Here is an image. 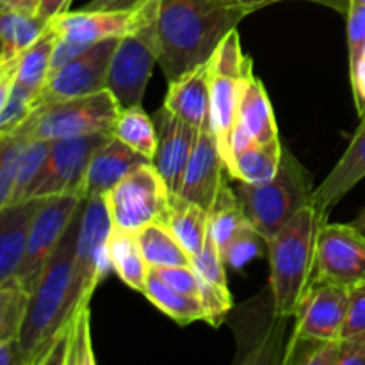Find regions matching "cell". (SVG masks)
Here are the masks:
<instances>
[{
  "instance_id": "ab89813d",
  "label": "cell",
  "mask_w": 365,
  "mask_h": 365,
  "mask_svg": "<svg viewBox=\"0 0 365 365\" xmlns=\"http://www.w3.org/2000/svg\"><path fill=\"white\" fill-rule=\"evenodd\" d=\"M235 2L241 4V6H245V7H248V9L253 13V11L262 9V7L269 6V4L284 2V0H235ZM309 2L324 4V6H330V7H334V9L341 11V13H346V14H348L349 6H351V0H309Z\"/></svg>"
},
{
  "instance_id": "5b68a950",
  "label": "cell",
  "mask_w": 365,
  "mask_h": 365,
  "mask_svg": "<svg viewBox=\"0 0 365 365\" xmlns=\"http://www.w3.org/2000/svg\"><path fill=\"white\" fill-rule=\"evenodd\" d=\"M120 113V102L109 89H106L95 95L34 107L27 120L11 132V135L24 143H31L113 132Z\"/></svg>"
},
{
  "instance_id": "ee69618b",
  "label": "cell",
  "mask_w": 365,
  "mask_h": 365,
  "mask_svg": "<svg viewBox=\"0 0 365 365\" xmlns=\"http://www.w3.org/2000/svg\"><path fill=\"white\" fill-rule=\"evenodd\" d=\"M355 227H356V228H360V230H362L364 234H365V209L362 210V214H360V216L356 217Z\"/></svg>"
},
{
  "instance_id": "4fadbf2b",
  "label": "cell",
  "mask_w": 365,
  "mask_h": 365,
  "mask_svg": "<svg viewBox=\"0 0 365 365\" xmlns=\"http://www.w3.org/2000/svg\"><path fill=\"white\" fill-rule=\"evenodd\" d=\"M349 309V287L317 280L296 316L292 337L316 341H342Z\"/></svg>"
},
{
  "instance_id": "b9f144b4",
  "label": "cell",
  "mask_w": 365,
  "mask_h": 365,
  "mask_svg": "<svg viewBox=\"0 0 365 365\" xmlns=\"http://www.w3.org/2000/svg\"><path fill=\"white\" fill-rule=\"evenodd\" d=\"M71 0H39V11L45 20L52 21L56 20L61 14L68 13V7H70Z\"/></svg>"
},
{
  "instance_id": "9c48e42d",
  "label": "cell",
  "mask_w": 365,
  "mask_h": 365,
  "mask_svg": "<svg viewBox=\"0 0 365 365\" xmlns=\"http://www.w3.org/2000/svg\"><path fill=\"white\" fill-rule=\"evenodd\" d=\"M113 135V132H96L52 141L48 159L29 200L48 196H77L84 200L86 178L93 155Z\"/></svg>"
},
{
  "instance_id": "d6a6232c",
  "label": "cell",
  "mask_w": 365,
  "mask_h": 365,
  "mask_svg": "<svg viewBox=\"0 0 365 365\" xmlns=\"http://www.w3.org/2000/svg\"><path fill=\"white\" fill-rule=\"evenodd\" d=\"M24 146L25 143L14 135H0V210L7 209L13 200Z\"/></svg>"
},
{
  "instance_id": "cb8c5ba5",
  "label": "cell",
  "mask_w": 365,
  "mask_h": 365,
  "mask_svg": "<svg viewBox=\"0 0 365 365\" xmlns=\"http://www.w3.org/2000/svg\"><path fill=\"white\" fill-rule=\"evenodd\" d=\"M282 155H284V148L280 141L266 143V145L252 143L232 153L230 160L227 163L228 173L237 182L262 184L278 173Z\"/></svg>"
},
{
  "instance_id": "f1b7e54d",
  "label": "cell",
  "mask_w": 365,
  "mask_h": 365,
  "mask_svg": "<svg viewBox=\"0 0 365 365\" xmlns=\"http://www.w3.org/2000/svg\"><path fill=\"white\" fill-rule=\"evenodd\" d=\"M143 294L153 303L159 310H163L166 316L177 321L178 324H191L192 321H205L207 312L202 298L184 294L177 291L166 282L160 280L155 273L150 271L146 287Z\"/></svg>"
},
{
  "instance_id": "7402d4cb",
  "label": "cell",
  "mask_w": 365,
  "mask_h": 365,
  "mask_svg": "<svg viewBox=\"0 0 365 365\" xmlns=\"http://www.w3.org/2000/svg\"><path fill=\"white\" fill-rule=\"evenodd\" d=\"M50 21L39 13L4 9L0 7V66H13L21 56L41 38Z\"/></svg>"
},
{
  "instance_id": "3957f363",
  "label": "cell",
  "mask_w": 365,
  "mask_h": 365,
  "mask_svg": "<svg viewBox=\"0 0 365 365\" xmlns=\"http://www.w3.org/2000/svg\"><path fill=\"white\" fill-rule=\"evenodd\" d=\"M81 216L82 205L75 214L64 237L57 245L53 255L50 257L38 285L29 298L27 314L18 335L24 365L38 364L43 349L66 323V303L71 273H73L75 245H77Z\"/></svg>"
},
{
  "instance_id": "277c9868",
  "label": "cell",
  "mask_w": 365,
  "mask_h": 365,
  "mask_svg": "<svg viewBox=\"0 0 365 365\" xmlns=\"http://www.w3.org/2000/svg\"><path fill=\"white\" fill-rule=\"evenodd\" d=\"M250 223L269 242L303 207L312 205L314 187L305 168L284 150L280 170L262 184L237 182L235 187Z\"/></svg>"
},
{
  "instance_id": "4316f807",
  "label": "cell",
  "mask_w": 365,
  "mask_h": 365,
  "mask_svg": "<svg viewBox=\"0 0 365 365\" xmlns=\"http://www.w3.org/2000/svg\"><path fill=\"white\" fill-rule=\"evenodd\" d=\"M139 248L150 269L171 266H192V259L164 223H152L135 232Z\"/></svg>"
},
{
  "instance_id": "f6af8a7d",
  "label": "cell",
  "mask_w": 365,
  "mask_h": 365,
  "mask_svg": "<svg viewBox=\"0 0 365 365\" xmlns=\"http://www.w3.org/2000/svg\"><path fill=\"white\" fill-rule=\"evenodd\" d=\"M351 2H356V4H362V6H365V0H351Z\"/></svg>"
},
{
  "instance_id": "484cf974",
  "label": "cell",
  "mask_w": 365,
  "mask_h": 365,
  "mask_svg": "<svg viewBox=\"0 0 365 365\" xmlns=\"http://www.w3.org/2000/svg\"><path fill=\"white\" fill-rule=\"evenodd\" d=\"M230 173L225 177L216 200L209 210V234L223 252L242 230L252 227L235 189L230 187Z\"/></svg>"
},
{
  "instance_id": "7c38bea8",
  "label": "cell",
  "mask_w": 365,
  "mask_h": 365,
  "mask_svg": "<svg viewBox=\"0 0 365 365\" xmlns=\"http://www.w3.org/2000/svg\"><path fill=\"white\" fill-rule=\"evenodd\" d=\"M317 280L355 287L365 282V234L355 225H323L317 239Z\"/></svg>"
},
{
  "instance_id": "e575fe53",
  "label": "cell",
  "mask_w": 365,
  "mask_h": 365,
  "mask_svg": "<svg viewBox=\"0 0 365 365\" xmlns=\"http://www.w3.org/2000/svg\"><path fill=\"white\" fill-rule=\"evenodd\" d=\"M34 109V95L13 82L7 98L0 103V134L16 130Z\"/></svg>"
},
{
  "instance_id": "ffe728a7",
  "label": "cell",
  "mask_w": 365,
  "mask_h": 365,
  "mask_svg": "<svg viewBox=\"0 0 365 365\" xmlns=\"http://www.w3.org/2000/svg\"><path fill=\"white\" fill-rule=\"evenodd\" d=\"M164 107L192 127L200 128L210 113V63L191 68L168 82Z\"/></svg>"
},
{
  "instance_id": "7a4b0ae2",
  "label": "cell",
  "mask_w": 365,
  "mask_h": 365,
  "mask_svg": "<svg viewBox=\"0 0 365 365\" xmlns=\"http://www.w3.org/2000/svg\"><path fill=\"white\" fill-rule=\"evenodd\" d=\"M312 205H307L267 242L271 294L274 312L296 317L317 282V239L321 227Z\"/></svg>"
},
{
  "instance_id": "60d3db41",
  "label": "cell",
  "mask_w": 365,
  "mask_h": 365,
  "mask_svg": "<svg viewBox=\"0 0 365 365\" xmlns=\"http://www.w3.org/2000/svg\"><path fill=\"white\" fill-rule=\"evenodd\" d=\"M0 364L2 365H24L18 339H2L0 341Z\"/></svg>"
},
{
  "instance_id": "1f68e13d",
  "label": "cell",
  "mask_w": 365,
  "mask_h": 365,
  "mask_svg": "<svg viewBox=\"0 0 365 365\" xmlns=\"http://www.w3.org/2000/svg\"><path fill=\"white\" fill-rule=\"evenodd\" d=\"M29 294L18 282L0 285V341L18 339L27 314Z\"/></svg>"
},
{
  "instance_id": "6da1fadb",
  "label": "cell",
  "mask_w": 365,
  "mask_h": 365,
  "mask_svg": "<svg viewBox=\"0 0 365 365\" xmlns=\"http://www.w3.org/2000/svg\"><path fill=\"white\" fill-rule=\"evenodd\" d=\"M252 11L235 0H163L157 63L168 82L207 63L225 36Z\"/></svg>"
},
{
  "instance_id": "d4e9b609",
  "label": "cell",
  "mask_w": 365,
  "mask_h": 365,
  "mask_svg": "<svg viewBox=\"0 0 365 365\" xmlns=\"http://www.w3.org/2000/svg\"><path fill=\"white\" fill-rule=\"evenodd\" d=\"M107 253H109L110 267L116 271L120 280L134 291L145 292L150 266L143 257L134 232L113 227L107 242Z\"/></svg>"
},
{
  "instance_id": "8d00e7d4",
  "label": "cell",
  "mask_w": 365,
  "mask_h": 365,
  "mask_svg": "<svg viewBox=\"0 0 365 365\" xmlns=\"http://www.w3.org/2000/svg\"><path fill=\"white\" fill-rule=\"evenodd\" d=\"M262 241H266V239L253 228V225L246 228V230H242L241 234L221 252L225 266H230L232 269H241V267H245L250 260L262 255V248H260V242Z\"/></svg>"
},
{
  "instance_id": "f35d334b",
  "label": "cell",
  "mask_w": 365,
  "mask_h": 365,
  "mask_svg": "<svg viewBox=\"0 0 365 365\" xmlns=\"http://www.w3.org/2000/svg\"><path fill=\"white\" fill-rule=\"evenodd\" d=\"M348 45L349 70L359 64L365 48V6L351 2L348 11Z\"/></svg>"
},
{
  "instance_id": "d6986e66",
  "label": "cell",
  "mask_w": 365,
  "mask_h": 365,
  "mask_svg": "<svg viewBox=\"0 0 365 365\" xmlns=\"http://www.w3.org/2000/svg\"><path fill=\"white\" fill-rule=\"evenodd\" d=\"M148 163H152L148 157L141 155L128 145H125L121 139L113 135L93 155L88 170V178H86L84 200L89 196H106L127 175Z\"/></svg>"
},
{
  "instance_id": "5bb4252c",
  "label": "cell",
  "mask_w": 365,
  "mask_h": 365,
  "mask_svg": "<svg viewBox=\"0 0 365 365\" xmlns=\"http://www.w3.org/2000/svg\"><path fill=\"white\" fill-rule=\"evenodd\" d=\"M227 175V163L221 155L220 145H217L212 127H210L209 118L200 127L198 139H196L195 150L189 159L178 195L209 212Z\"/></svg>"
},
{
  "instance_id": "7bdbcfd3",
  "label": "cell",
  "mask_w": 365,
  "mask_h": 365,
  "mask_svg": "<svg viewBox=\"0 0 365 365\" xmlns=\"http://www.w3.org/2000/svg\"><path fill=\"white\" fill-rule=\"evenodd\" d=\"M0 7H4V9L24 11V13H38L39 0H0Z\"/></svg>"
},
{
  "instance_id": "603a6c76",
  "label": "cell",
  "mask_w": 365,
  "mask_h": 365,
  "mask_svg": "<svg viewBox=\"0 0 365 365\" xmlns=\"http://www.w3.org/2000/svg\"><path fill=\"white\" fill-rule=\"evenodd\" d=\"M164 225L184 246L191 259L200 255L209 235V212L205 209L171 192L170 210Z\"/></svg>"
},
{
  "instance_id": "ba28073f",
  "label": "cell",
  "mask_w": 365,
  "mask_h": 365,
  "mask_svg": "<svg viewBox=\"0 0 365 365\" xmlns=\"http://www.w3.org/2000/svg\"><path fill=\"white\" fill-rule=\"evenodd\" d=\"M170 195L153 163L143 164L106 195L113 227L135 234L152 223H164Z\"/></svg>"
},
{
  "instance_id": "836d02e7",
  "label": "cell",
  "mask_w": 365,
  "mask_h": 365,
  "mask_svg": "<svg viewBox=\"0 0 365 365\" xmlns=\"http://www.w3.org/2000/svg\"><path fill=\"white\" fill-rule=\"evenodd\" d=\"M163 0H91L86 9L130 14L141 20V29H157Z\"/></svg>"
},
{
  "instance_id": "52a82bcc",
  "label": "cell",
  "mask_w": 365,
  "mask_h": 365,
  "mask_svg": "<svg viewBox=\"0 0 365 365\" xmlns=\"http://www.w3.org/2000/svg\"><path fill=\"white\" fill-rule=\"evenodd\" d=\"M210 63V127L216 134L225 163L230 159L239 100L245 81L253 70L252 57L241 48L237 29L228 32L214 50Z\"/></svg>"
},
{
  "instance_id": "f546056e",
  "label": "cell",
  "mask_w": 365,
  "mask_h": 365,
  "mask_svg": "<svg viewBox=\"0 0 365 365\" xmlns=\"http://www.w3.org/2000/svg\"><path fill=\"white\" fill-rule=\"evenodd\" d=\"M113 134L132 150L153 160L157 150V128L152 118L141 109V106L121 109L120 116L114 123Z\"/></svg>"
},
{
  "instance_id": "2e32d148",
  "label": "cell",
  "mask_w": 365,
  "mask_h": 365,
  "mask_svg": "<svg viewBox=\"0 0 365 365\" xmlns=\"http://www.w3.org/2000/svg\"><path fill=\"white\" fill-rule=\"evenodd\" d=\"M273 141H280L278 139V127L277 121H274L273 107H271L266 88H264L262 82L255 77L252 70L248 77H246L241 100H239L234 135H232V153L235 150H241L245 146L252 145V143L266 145V143Z\"/></svg>"
},
{
  "instance_id": "4dcf8cb0",
  "label": "cell",
  "mask_w": 365,
  "mask_h": 365,
  "mask_svg": "<svg viewBox=\"0 0 365 365\" xmlns=\"http://www.w3.org/2000/svg\"><path fill=\"white\" fill-rule=\"evenodd\" d=\"M50 146H52V141L25 143L24 152H21L20 170H18L16 185H14L11 205H16V203L27 202L29 200V195H31L36 180H38L43 168H45L46 159H48Z\"/></svg>"
},
{
  "instance_id": "44dd1931",
  "label": "cell",
  "mask_w": 365,
  "mask_h": 365,
  "mask_svg": "<svg viewBox=\"0 0 365 365\" xmlns=\"http://www.w3.org/2000/svg\"><path fill=\"white\" fill-rule=\"evenodd\" d=\"M41 364H95L89 339V305L78 310L73 319L53 335L36 365Z\"/></svg>"
},
{
  "instance_id": "74e56055",
  "label": "cell",
  "mask_w": 365,
  "mask_h": 365,
  "mask_svg": "<svg viewBox=\"0 0 365 365\" xmlns=\"http://www.w3.org/2000/svg\"><path fill=\"white\" fill-rule=\"evenodd\" d=\"M168 285H171L177 291L184 294L202 298V282H200L198 273L192 266H171L159 267V269H150Z\"/></svg>"
},
{
  "instance_id": "8992f818",
  "label": "cell",
  "mask_w": 365,
  "mask_h": 365,
  "mask_svg": "<svg viewBox=\"0 0 365 365\" xmlns=\"http://www.w3.org/2000/svg\"><path fill=\"white\" fill-rule=\"evenodd\" d=\"M113 232L109 207L106 196H89L82 202L81 227L75 245L73 273L66 303V327L75 314L89 305L96 285L110 266L107 242Z\"/></svg>"
},
{
  "instance_id": "ac0fdd59",
  "label": "cell",
  "mask_w": 365,
  "mask_h": 365,
  "mask_svg": "<svg viewBox=\"0 0 365 365\" xmlns=\"http://www.w3.org/2000/svg\"><path fill=\"white\" fill-rule=\"evenodd\" d=\"M41 202L43 198H32L0 210V285L16 282Z\"/></svg>"
},
{
  "instance_id": "83f0119b",
  "label": "cell",
  "mask_w": 365,
  "mask_h": 365,
  "mask_svg": "<svg viewBox=\"0 0 365 365\" xmlns=\"http://www.w3.org/2000/svg\"><path fill=\"white\" fill-rule=\"evenodd\" d=\"M56 32L48 25L45 34L18 59L16 68H14V82L34 95V103L41 89L45 88L50 73H52V57L53 50H56Z\"/></svg>"
},
{
  "instance_id": "9a60e30c",
  "label": "cell",
  "mask_w": 365,
  "mask_h": 365,
  "mask_svg": "<svg viewBox=\"0 0 365 365\" xmlns=\"http://www.w3.org/2000/svg\"><path fill=\"white\" fill-rule=\"evenodd\" d=\"M155 123L157 150L152 163L166 182L170 192L178 195L200 128L185 123L182 118H178L164 106L157 113Z\"/></svg>"
},
{
  "instance_id": "8fae6325",
  "label": "cell",
  "mask_w": 365,
  "mask_h": 365,
  "mask_svg": "<svg viewBox=\"0 0 365 365\" xmlns=\"http://www.w3.org/2000/svg\"><path fill=\"white\" fill-rule=\"evenodd\" d=\"M120 39L121 38L102 39L57 68L36 98L34 107L106 91L109 86L110 64H113Z\"/></svg>"
},
{
  "instance_id": "d590c367",
  "label": "cell",
  "mask_w": 365,
  "mask_h": 365,
  "mask_svg": "<svg viewBox=\"0 0 365 365\" xmlns=\"http://www.w3.org/2000/svg\"><path fill=\"white\" fill-rule=\"evenodd\" d=\"M192 267L196 269L198 277L205 280L207 284L214 285L220 291L230 292L227 282V274H225V260L221 255L220 246L216 245L212 235H207V241L203 250L200 252L198 257L192 259Z\"/></svg>"
},
{
  "instance_id": "e0dca14e",
  "label": "cell",
  "mask_w": 365,
  "mask_h": 365,
  "mask_svg": "<svg viewBox=\"0 0 365 365\" xmlns=\"http://www.w3.org/2000/svg\"><path fill=\"white\" fill-rule=\"evenodd\" d=\"M365 178V114L349 143L328 177L314 189L312 207L323 223H328L334 207Z\"/></svg>"
},
{
  "instance_id": "30bf717a",
  "label": "cell",
  "mask_w": 365,
  "mask_h": 365,
  "mask_svg": "<svg viewBox=\"0 0 365 365\" xmlns=\"http://www.w3.org/2000/svg\"><path fill=\"white\" fill-rule=\"evenodd\" d=\"M82 198L77 196H48L43 198L41 207L36 212L29 234L27 250L24 264L20 267L16 282L32 294L38 285L50 257L56 252L57 245L70 228L75 214L81 209Z\"/></svg>"
}]
</instances>
